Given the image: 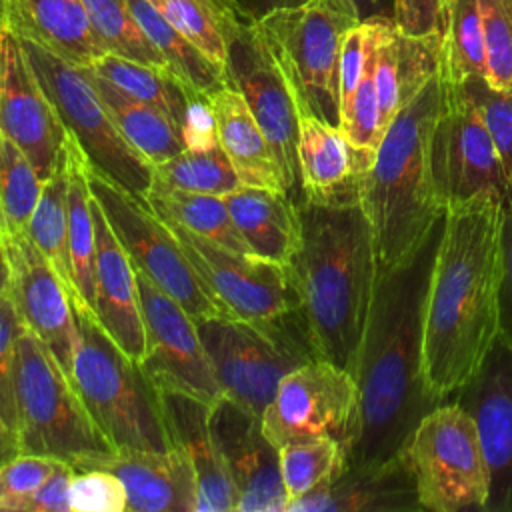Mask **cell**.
I'll return each instance as SVG.
<instances>
[{
    "instance_id": "cell-13",
    "label": "cell",
    "mask_w": 512,
    "mask_h": 512,
    "mask_svg": "<svg viewBox=\"0 0 512 512\" xmlns=\"http://www.w3.org/2000/svg\"><path fill=\"white\" fill-rule=\"evenodd\" d=\"M224 72L228 86L240 92L268 138L282 172L284 188L298 202L300 110L256 20L240 14L238 24L228 34Z\"/></svg>"
},
{
    "instance_id": "cell-26",
    "label": "cell",
    "mask_w": 512,
    "mask_h": 512,
    "mask_svg": "<svg viewBox=\"0 0 512 512\" xmlns=\"http://www.w3.org/2000/svg\"><path fill=\"white\" fill-rule=\"evenodd\" d=\"M442 36H408L384 16L376 52V90L382 128L440 72Z\"/></svg>"
},
{
    "instance_id": "cell-49",
    "label": "cell",
    "mask_w": 512,
    "mask_h": 512,
    "mask_svg": "<svg viewBox=\"0 0 512 512\" xmlns=\"http://www.w3.org/2000/svg\"><path fill=\"white\" fill-rule=\"evenodd\" d=\"M74 472L68 462H60V466L18 504L16 512H70L68 490Z\"/></svg>"
},
{
    "instance_id": "cell-57",
    "label": "cell",
    "mask_w": 512,
    "mask_h": 512,
    "mask_svg": "<svg viewBox=\"0 0 512 512\" xmlns=\"http://www.w3.org/2000/svg\"><path fill=\"white\" fill-rule=\"evenodd\" d=\"M0 144H2V136H0Z\"/></svg>"
},
{
    "instance_id": "cell-40",
    "label": "cell",
    "mask_w": 512,
    "mask_h": 512,
    "mask_svg": "<svg viewBox=\"0 0 512 512\" xmlns=\"http://www.w3.org/2000/svg\"><path fill=\"white\" fill-rule=\"evenodd\" d=\"M440 74L450 84L486 76L484 26L478 0H450Z\"/></svg>"
},
{
    "instance_id": "cell-10",
    "label": "cell",
    "mask_w": 512,
    "mask_h": 512,
    "mask_svg": "<svg viewBox=\"0 0 512 512\" xmlns=\"http://www.w3.org/2000/svg\"><path fill=\"white\" fill-rule=\"evenodd\" d=\"M404 452L424 510L484 512L490 470L476 422L458 402L428 412Z\"/></svg>"
},
{
    "instance_id": "cell-42",
    "label": "cell",
    "mask_w": 512,
    "mask_h": 512,
    "mask_svg": "<svg viewBox=\"0 0 512 512\" xmlns=\"http://www.w3.org/2000/svg\"><path fill=\"white\" fill-rule=\"evenodd\" d=\"M42 180L24 152L2 136L0 144V210L4 230L26 232L40 198Z\"/></svg>"
},
{
    "instance_id": "cell-14",
    "label": "cell",
    "mask_w": 512,
    "mask_h": 512,
    "mask_svg": "<svg viewBox=\"0 0 512 512\" xmlns=\"http://www.w3.org/2000/svg\"><path fill=\"white\" fill-rule=\"evenodd\" d=\"M356 416L358 388L352 374L316 358L280 380L262 412V428L276 448L328 436L338 440L346 454L354 438Z\"/></svg>"
},
{
    "instance_id": "cell-9",
    "label": "cell",
    "mask_w": 512,
    "mask_h": 512,
    "mask_svg": "<svg viewBox=\"0 0 512 512\" xmlns=\"http://www.w3.org/2000/svg\"><path fill=\"white\" fill-rule=\"evenodd\" d=\"M20 44L68 136L84 152L88 164L148 202L152 164L124 138L100 98L88 68L60 58L28 38H20Z\"/></svg>"
},
{
    "instance_id": "cell-21",
    "label": "cell",
    "mask_w": 512,
    "mask_h": 512,
    "mask_svg": "<svg viewBox=\"0 0 512 512\" xmlns=\"http://www.w3.org/2000/svg\"><path fill=\"white\" fill-rule=\"evenodd\" d=\"M286 512H424L406 452L384 462L344 466Z\"/></svg>"
},
{
    "instance_id": "cell-12",
    "label": "cell",
    "mask_w": 512,
    "mask_h": 512,
    "mask_svg": "<svg viewBox=\"0 0 512 512\" xmlns=\"http://www.w3.org/2000/svg\"><path fill=\"white\" fill-rule=\"evenodd\" d=\"M444 80V78H442ZM430 170L442 210L478 198L506 200L510 186L492 136L460 84L444 80V100L430 136Z\"/></svg>"
},
{
    "instance_id": "cell-15",
    "label": "cell",
    "mask_w": 512,
    "mask_h": 512,
    "mask_svg": "<svg viewBox=\"0 0 512 512\" xmlns=\"http://www.w3.org/2000/svg\"><path fill=\"white\" fill-rule=\"evenodd\" d=\"M166 224L224 314L242 320H270L300 308L288 264L234 252L178 224Z\"/></svg>"
},
{
    "instance_id": "cell-46",
    "label": "cell",
    "mask_w": 512,
    "mask_h": 512,
    "mask_svg": "<svg viewBox=\"0 0 512 512\" xmlns=\"http://www.w3.org/2000/svg\"><path fill=\"white\" fill-rule=\"evenodd\" d=\"M22 320L8 292L0 294V414L16 432V344L22 330Z\"/></svg>"
},
{
    "instance_id": "cell-27",
    "label": "cell",
    "mask_w": 512,
    "mask_h": 512,
    "mask_svg": "<svg viewBox=\"0 0 512 512\" xmlns=\"http://www.w3.org/2000/svg\"><path fill=\"white\" fill-rule=\"evenodd\" d=\"M6 26L52 54L88 68L100 56L84 0H8Z\"/></svg>"
},
{
    "instance_id": "cell-48",
    "label": "cell",
    "mask_w": 512,
    "mask_h": 512,
    "mask_svg": "<svg viewBox=\"0 0 512 512\" xmlns=\"http://www.w3.org/2000/svg\"><path fill=\"white\" fill-rule=\"evenodd\" d=\"M450 0H394V22L408 36H442L448 26Z\"/></svg>"
},
{
    "instance_id": "cell-32",
    "label": "cell",
    "mask_w": 512,
    "mask_h": 512,
    "mask_svg": "<svg viewBox=\"0 0 512 512\" xmlns=\"http://www.w3.org/2000/svg\"><path fill=\"white\" fill-rule=\"evenodd\" d=\"M148 204L164 222L178 224L228 250L252 254L230 216L224 196L184 192L152 180Z\"/></svg>"
},
{
    "instance_id": "cell-20",
    "label": "cell",
    "mask_w": 512,
    "mask_h": 512,
    "mask_svg": "<svg viewBox=\"0 0 512 512\" xmlns=\"http://www.w3.org/2000/svg\"><path fill=\"white\" fill-rule=\"evenodd\" d=\"M212 432L238 494L236 512H286L280 452L264 434L262 418L222 396L212 406Z\"/></svg>"
},
{
    "instance_id": "cell-31",
    "label": "cell",
    "mask_w": 512,
    "mask_h": 512,
    "mask_svg": "<svg viewBox=\"0 0 512 512\" xmlns=\"http://www.w3.org/2000/svg\"><path fill=\"white\" fill-rule=\"evenodd\" d=\"M148 40L166 62V70L198 94H212L226 86V72L196 44L176 30L148 0H126Z\"/></svg>"
},
{
    "instance_id": "cell-16",
    "label": "cell",
    "mask_w": 512,
    "mask_h": 512,
    "mask_svg": "<svg viewBox=\"0 0 512 512\" xmlns=\"http://www.w3.org/2000/svg\"><path fill=\"white\" fill-rule=\"evenodd\" d=\"M136 282L146 336L144 356L138 362L142 372L158 390H180L216 404L224 394L200 340L196 320L138 270Z\"/></svg>"
},
{
    "instance_id": "cell-23",
    "label": "cell",
    "mask_w": 512,
    "mask_h": 512,
    "mask_svg": "<svg viewBox=\"0 0 512 512\" xmlns=\"http://www.w3.org/2000/svg\"><path fill=\"white\" fill-rule=\"evenodd\" d=\"M160 406L172 448L196 478V512H236L238 494L212 432V406L192 394L160 388Z\"/></svg>"
},
{
    "instance_id": "cell-43",
    "label": "cell",
    "mask_w": 512,
    "mask_h": 512,
    "mask_svg": "<svg viewBox=\"0 0 512 512\" xmlns=\"http://www.w3.org/2000/svg\"><path fill=\"white\" fill-rule=\"evenodd\" d=\"M464 92L476 104L492 142L500 154L512 198V88H494L482 76L460 82Z\"/></svg>"
},
{
    "instance_id": "cell-6",
    "label": "cell",
    "mask_w": 512,
    "mask_h": 512,
    "mask_svg": "<svg viewBox=\"0 0 512 512\" xmlns=\"http://www.w3.org/2000/svg\"><path fill=\"white\" fill-rule=\"evenodd\" d=\"M360 22L354 0H306L256 20L300 116L340 128V52Z\"/></svg>"
},
{
    "instance_id": "cell-17",
    "label": "cell",
    "mask_w": 512,
    "mask_h": 512,
    "mask_svg": "<svg viewBox=\"0 0 512 512\" xmlns=\"http://www.w3.org/2000/svg\"><path fill=\"white\" fill-rule=\"evenodd\" d=\"M0 136L24 152L42 182L54 172L68 140L20 38L8 26L0 32Z\"/></svg>"
},
{
    "instance_id": "cell-28",
    "label": "cell",
    "mask_w": 512,
    "mask_h": 512,
    "mask_svg": "<svg viewBox=\"0 0 512 512\" xmlns=\"http://www.w3.org/2000/svg\"><path fill=\"white\" fill-rule=\"evenodd\" d=\"M230 216L258 258L290 264L300 246L298 204L286 192L242 184L224 196Z\"/></svg>"
},
{
    "instance_id": "cell-55",
    "label": "cell",
    "mask_w": 512,
    "mask_h": 512,
    "mask_svg": "<svg viewBox=\"0 0 512 512\" xmlns=\"http://www.w3.org/2000/svg\"><path fill=\"white\" fill-rule=\"evenodd\" d=\"M8 284H10V266H8L6 244H4V218L0 210V294L8 292Z\"/></svg>"
},
{
    "instance_id": "cell-50",
    "label": "cell",
    "mask_w": 512,
    "mask_h": 512,
    "mask_svg": "<svg viewBox=\"0 0 512 512\" xmlns=\"http://www.w3.org/2000/svg\"><path fill=\"white\" fill-rule=\"evenodd\" d=\"M366 64V26L360 22L354 26L342 44L340 52V112L352 100V94L362 78Z\"/></svg>"
},
{
    "instance_id": "cell-11",
    "label": "cell",
    "mask_w": 512,
    "mask_h": 512,
    "mask_svg": "<svg viewBox=\"0 0 512 512\" xmlns=\"http://www.w3.org/2000/svg\"><path fill=\"white\" fill-rule=\"evenodd\" d=\"M88 186L134 268L172 296L196 322L224 314L186 258L172 228L126 188L88 164Z\"/></svg>"
},
{
    "instance_id": "cell-33",
    "label": "cell",
    "mask_w": 512,
    "mask_h": 512,
    "mask_svg": "<svg viewBox=\"0 0 512 512\" xmlns=\"http://www.w3.org/2000/svg\"><path fill=\"white\" fill-rule=\"evenodd\" d=\"M90 68L126 94L164 112L176 126L178 134L184 128L194 102L200 96H206L190 90L164 68L138 64L112 54L100 56Z\"/></svg>"
},
{
    "instance_id": "cell-18",
    "label": "cell",
    "mask_w": 512,
    "mask_h": 512,
    "mask_svg": "<svg viewBox=\"0 0 512 512\" xmlns=\"http://www.w3.org/2000/svg\"><path fill=\"white\" fill-rule=\"evenodd\" d=\"M474 418L490 470L484 512H512V346L496 334L482 364L456 392Z\"/></svg>"
},
{
    "instance_id": "cell-7",
    "label": "cell",
    "mask_w": 512,
    "mask_h": 512,
    "mask_svg": "<svg viewBox=\"0 0 512 512\" xmlns=\"http://www.w3.org/2000/svg\"><path fill=\"white\" fill-rule=\"evenodd\" d=\"M196 324L222 394L260 418L280 380L320 358L300 308L270 320L218 314Z\"/></svg>"
},
{
    "instance_id": "cell-56",
    "label": "cell",
    "mask_w": 512,
    "mask_h": 512,
    "mask_svg": "<svg viewBox=\"0 0 512 512\" xmlns=\"http://www.w3.org/2000/svg\"><path fill=\"white\" fill-rule=\"evenodd\" d=\"M6 2L8 0H0V32L6 28Z\"/></svg>"
},
{
    "instance_id": "cell-29",
    "label": "cell",
    "mask_w": 512,
    "mask_h": 512,
    "mask_svg": "<svg viewBox=\"0 0 512 512\" xmlns=\"http://www.w3.org/2000/svg\"><path fill=\"white\" fill-rule=\"evenodd\" d=\"M208 102L216 120L220 146L242 184L286 192L276 154L240 92L226 84L208 94Z\"/></svg>"
},
{
    "instance_id": "cell-37",
    "label": "cell",
    "mask_w": 512,
    "mask_h": 512,
    "mask_svg": "<svg viewBox=\"0 0 512 512\" xmlns=\"http://www.w3.org/2000/svg\"><path fill=\"white\" fill-rule=\"evenodd\" d=\"M384 16L362 20L366 26V64L362 78L352 94L348 106L340 112V130L360 152L376 156L384 128L380 120V104L376 90V52L382 32Z\"/></svg>"
},
{
    "instance_id": "cell-22",
    "label": "cell",
    "mask_w": 512,
    "mask_h": 512,
    "mask_svg": "<svg viewBox=\"0 0 512 512\" xmlns=\"http://www.w3.org/2000/svg\"><path fill=\"white\" fill-rule=\"evenodd\" d=\"M80 470H108L124 488L126 512H196V478L186 456L170 448L166 452L114 448L112 452L78 460Z\"/></svg>"
},
{
    "instance_id": "cell-35",
    "label": "cell",
    "mask_w": 512,
    "mask_h": 512,
    "mask_svg": "<svg viewBox=\"0 0 512 512\" xmlns=\"http://www.w3.org/2000/svg\"><path fill=\"white\" fill-rule=\"evenodd\" d=\"M70 184H68V256L72 278L80 298L94 310V258L96 234L92 214V192L88 186V160L68 136Z\"/></svg>"
},
{
    "instance_id": "cell-44",
    "label": "cell",
    "mask_w": 512,
    "mask_h": 512,
    "mask_svg": "<svg viewBox=\"0 0 512 512\" xmlns=\"http://www.w3.org/2000/svg\"><path fill=\"white\" fill-rule=\"evenodd\" d=\"M484 26L486 82L512 88V0H478Z\"/></svg>"
},
{
    "instance_id": "cell-25",
    "label": "cell",
    "mask_w": 512,
    "mask_h": 512,
    "mask_svg": "<svg viewBox=\"0 0 512 512\" xmlns=\"http://www.w3.org/2000/svg\"><path fill=\"white\" fill-rule=\"evenodd\" d=\"M374 158L360 152L344 132L314 116H300V200L320 204L360 202L362 178Z\"/></svg>"
},
{
    "instance_id": "cell-39",
    "label": "cell",
    "mask_w": 512,
    "mask_h": 512,
    "mask_svg": "<svg viewBox=\"0 0 512 512\" xmlns=\"http://www.w3.org/2000/svg\"><path fill=\"white\" fill-rule=\"evenodd\" d=\"M94 38L104 54L166 70V62L144 34L126 0H84Z\"/></svg>"
},
{
    "instance_id": "cell-4",
    "label": "cell",
    "mask_w": 512,
    "mask_h": 512,
    "mask_svg": "<svg viewBox=\"0 0 512 512\" xmlns=\"http://www.w3.org/2000/svg\"><path fill=\"white\" fill-rule=\"evenodd\" d=\"M442 100L444 80L438 72L394 114L362 178L360 204L372 224L382 266L410 254L444 214L430 170V136Z\"/></svg>"
},
{
    "instance_id": "cell-34",
    "label": "cell",
    "mask_w": 512,
    "mask_h": 512,
    "mask_svg": "<svg viewBox=\"0 0 512 512\" xmlns=\"http://www.w3.org/2000/svg\"><path fill=\"white\" fill-rule=\"evenodd\" d=\"M68 184L70 156L68 146H64L54 172L42 182L40 198L30 216L26 232L38 250L50 260L56 274L70 292V298L82 300L72 278L68 256Z\"/></svg>"
},
{
    "instance_id": "cell-52",
    "label": "cell",
    "mask_w": 512,
    "mask_h": 512,
    "mask_svg": "<svg viewBox=\"0 0 512 512\" xmlns=\"http://www.w3.org/2000/svg\"><path fill=\"white\" fill-rule=\"evenodd\" d=\"M306 0H234L236 10L250 18V20H260L262 16H266L272 10L278 8H290V6H298Z\"/></svg>"
},
{
    "instance_id": "cell-41",
    "label": "cell",
    "mask_w": 512,
    "mask_h": 512,
    "mask_svg": "<svg viewBox=\"0 0 512 512\" xmlns=\"http://www.w3.org/2000/svg\"><path fill=\"white\" fill-rule=\"evenodd\" d=\"M278 452L280 472L290 502L346 466L342 444L328 436L290 442L278 448Z\"/></svg>"
},
{
    "instance_id": "cell-47",
    "label": "cell",
    "mask_w": 512,
    "mask_h": 512,
    "mask_svg": "<svg viewBox=\"0 0 512 512\" xmlns=\"http://www.w3.org/2000/svg\"><path fill=\"white\" fill-rule=\"evenodd\" d=\"M64 460L38 454H18L0 466V510L16 512L18 504L28 498Z\"/></svg>"
},
{
    "instance_id": "cell-3",
    "label": "cell",
    "mask_w": 512,
    "mask_h": 512,
    "mask_svg": "<svg viewBox=\"0 0 512 512\" xmlns=\"http://www.w3.org/2000/svg\"><path fill=\"white\" fill-rule=\"evenodd\" d=\"M300 246L290 272L320 358L348 370L356 360L374 280V230L360 202L298 200Z\"/></svg>"
},
{
    "instance_id": "cell-36",
    "label": "cell",
    "mask_w": 512,
    "mask_h": 512,
    "mask_svg": "<svg viewBox=\"0 0 512 512\" xmlns=\"http://www.w3.org/2000/svg\"><path fill=\"white\" fill-rule=\"evenodd\" d=\"M220 68L226 66L228 34L238 24L234 0H148Z\"/></svg>"
},
{
    "instance_id": "cell-1",
    "label": "cell",
    "mask_w": 512,
    "mask_h": 512,
    "mask_svg": "<svg viewBox=\"0 0 512 512\" xmlns=\"http://www.w3.org/2000/svg\"><path fill=\"white\" fill-rule=\"evenodd\" d=\"M446 214V212H444ZM444 214L400 262L376 268L374 294L352 366L358 416L346 466L384 462L406 450L438 402L424 378V310Z\"/></svg>"
},
{
    "instance_id": "cell-51",
    "label": "cell",
    "mask_w": 512,
    "mask_h": 512,
    "mask_svg": "<svg viewBox=\"0 0 512 512\" xmlns=\"http://www.w3.org/2000/svg\"><path fill=\"white\" fill-rule=\"evenodd\" d=\"M498 334L512 346V198L502 216V282L498 294Z\"/></svg>"
},
{
    "instance_id": "cell-8",
    "label": "cell",
    "mask_w": 512,
    "mask_h": 512,
    "mask_svg": "<svg viewBox=\"0 0 512 512\" xmlns=\"http://www.w3.org/2000/svg\"><path fill=\"white\" fill-rule=\"evenodd\" d=\"M16 434L24 454L78 460L112 452L92 420L70 374L54 352L26 326L16 344Z\"/></svg>"
},
{
    "instance_id": "cell-38",
    "label": "cell",
    "mask_w": 512,
    "mask_h": 512,
    "mask_svg": "<svg viewBox=\"0 0 512 512\" xmlns=\"http://www.w3.org/2000/svg\"><path fill=\"white\" fill-rule=\"evenodd\" d=\"M152 180L176 190L210 196H228L242 186V180L222 146L182 150L180 154L154 164Z\"/></svg>"
},
{
    "instance_id": "cell-2",
    "label": "cell",
    "mask_w": 512,
    "mask_h": 512,
    "mask_svg": "<svg viewBox=\"0 0 512 512\" xmlns=\"http://www.w3.org/2000/svg\"><path fill=\"white\" fill-rule=\"evenodd\" d=\"M504 202L446 210L424 310V378L446 402L482 364L498 334Z\"/></svg>"
},
{
    "instance_id": "cell-53",
    "label": "cell",
    "mask_w": 512,
    "mask_h": 512,
    "mask_svg": "<svg viewBox=\"0 0 512 512\" xmlns=\"http://www.w3.org/2000/svg\"><path fill=\"white\" fill-rule=\"evenodd\" d=\"M18 454H22L18 434L6 424V420L0 414V466L10 462Z\"/></svg>"
},
{
    "instance_id": "cell-24",
    "label": "cell",
    "mask_w": 512,
    "mask_h": 512,
    "mask_svg": "<svg viewBox=\"0 0 512 512\" xmlns=\"http://www.w3.org/2000/svg\"><path fill=\"white\" fill-rule=\"evenodd\" d=\"M96 258H94V314L112 340L136 362L144 356L146 336L140 310L136 270L112 232L100 204L92 196Z\"/></svg>"
},
{
    "instance_id": "cell-45",
    "label": "cell",
    "mask_w": 512,
    "mask_h": 512,
    "mask_svg": "<svg viewBox=\"0 0 512 512\" xmlns=\"http://www.w3.org/2000/svg\"><path fill=\"white\" fill-rule=\"evenodd\" d=\"M70 512H126L128 498L122 480L108 470L74 472L68 490Z\"/></svg>"
},
{
    "instance_id": "cell-19",
    "label": "cell",
    "mask_w": 512,
    "mask_h": 512,
    "mask_svg": "<svg viewBox=\"0 0 512 512\" xmlns=\"http://www.w3.org/2000/svg\"><path fill=\"white\" fill-rule=\"evenodd\" d=\"M4 244L10 266L8 294L22 324L54 352L70 374L78 342L70 292L28 232L4 230Z\"/></svg>"
},
{
    "instance_id": "cell-5",
    "label": "cell",
    "mask_w": 512,
    "mask_h": 512,
    "mask_svg": "<svg viewBox=\"0 0 512 512\" xmlns=\"http://www.w3.org/2000/svg\"><path fill=\"white\" fill-rule=\"evenodd\" d=\"M78 324L70 378L92 420L114 448H172L158 388L104 330L94 310L72 300Z\"/></svg>"
},
{
    "instance_id": "cell-30",
    "label": "cell",
    "mask_w": 512,
    "mask_h": 512,
    "mask_svg": "<svg viewBox=\"0 0 512 512\" xmlns=\"http://www.w3.org/2000/svg\"><path fill=\"white\" fill-rule=\"evenodd\" d=\"M90 78L124 138L154 166L184 150L172 120L158 108L126 94L88 66Z\"/></svg>"
},
{
    "instance_id": "cell-54",
    "label": "cell",
    "mask_w": 512,
    "mask_h": 512,
    "mask_svg": "<svg viewBox=\"0 0 512 512\" xmlns=\"http://www.w3.org/2000/svg\"><path fill=\"white\" fill-rule=\"evenodd\" d=\"M360 12V18H372V16H388L394 18V0H354Z\"/></svg>"
}]
</instances>
